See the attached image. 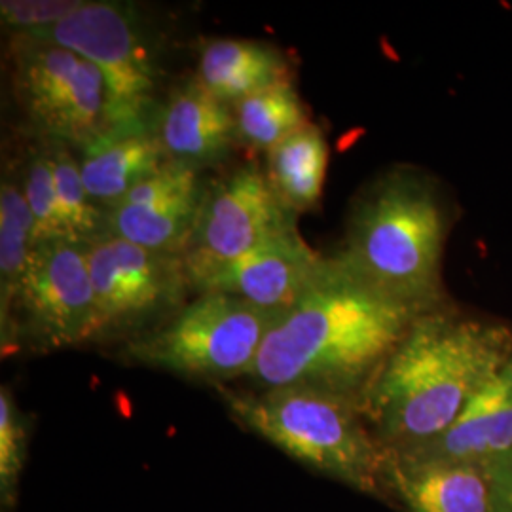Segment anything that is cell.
Segmentation results:
<instances>
[{"label":"cell","instance_id":"1","mask_svg":"<svg viewBox=\"0 0 512 512\" xmlns=\"http://www.w3.org/2000/svg\"><path fill=\"white\" fill-rule=\"evenodd\" d=\"M420 315L327 256L325 270L308 293L268 332L245 380L253 389L298 385L361 404Z\"/></svg>","mask_w":512,"mask_h":512},{"label":"cell","instance_id":"2","mask_svg":"<svg viewBox=\"0 0 512 512\" xmlns=\"http://www.w3.org/2000/svg\"><path fill=\"white\" fill-rule=\"evenodd\" d=\"M512 359L509 323L454 302L421 313L361 401L385 450H410L444 433Z\"/></svg>","mask_w":512,"mask_h":512},{"label":"cell","instance_id":"3","mask_svg":"<svg viewBox=\"0 0 512 512\" xmlns=\"http://www.w3.org/2000/svg\"><path fill=\"white\" fill-rule=\"evenodd\" d=\"M454 209L437 177L391 167L357 194L342 245L330 256L387 298L420 313L437 310L452 302L442 264Z\"/></svg>","mask_w":512,"mask_h":512},{"label":"cell","instance_id":"4","mask_svg":"<svg viewBox=\"0 0 512 512\" xmlns=\"http://www.w3.org/2000/svg\"><path fill=\"white\" fill-rule=\"evenodd\" d=\"M232 420L319 475L366 495L384 492V446L361 404L311 387H215Z\"/></svg>","mask_w":512,"mask_h":512},{"label":"cell","instance_id":"5","mask_svg":"<svg viewBox=\"0 0 512 512\" xmlns=\"http://www.w3.org/2000/svg\"><path fill=\"white\" fill-rule=\"evenodd\" d=\"M285 311L262 310L230 294H196L160 329L124 344L122 357L213 387L247 378Z\"/></svg>","mask_w":512,"mask_h":512},{"label":"cell","instance_id":"6","mask_svg":"<svg viewBox=\"0 0 512 512\" xmlns=\"http://www.w3.org/2000/svg\"><path fill=\"white\" fill-rule=\"evenodd\" d=\"M93 63L107 86V131L152 129L160 107V48L145 10L131 2L86 0L59 25L23 33Z\"/></svg>","mask_w":512,"mask_h":512},{"label":"cell","instance_id":"7","mask_svg":"<svg viewBox=\"0 0 512 512\" xmlns=\"http://www.w3.org/2000/svg\"><path fill=\"white\" fill-rule=\"evenodd\" d=\"M10 92L25 128L46 143L82 150L107 131V86L88 59L31 35H8Z\"/></svg>","mask_w":512,"mask_h":512},{"label":"cell","instance_id":"8","mask_svg":"<svg viewBox=\"0 0 512 512\" xmlns=\"http://www.w3.org/2000/svg\"><path fill=\"white\" fill-rule=\"evenodd\" d=\"M90 245L59 239L31 249L8 319L0 325L2 355L92 344L95 298Z\"/></svg>","mask_w":512,"mask_h":512},{"label":"cell","instance_id":"9","mask_svg":"<svg viewBox=\"0 0 512 512\" xmlns=\"http://www.w3.org/2000/svg\"><path fill=\"white\" fill-rule=\"evenodd\" d=\"M88 260L95 298L92 344H128L160 329L190 302L183 256L101 238L90 245Z\"/></svg>","mask_w":512,"mask_h":512},{"label":"cell","instance_id":"10","mask_svg":"<svg viewBox=\"0 0 512 512\" xmlns=\"http://www.w3.org/2000/svg\"><path fill=\"white\" fill-rule=\"evenodd\" d=\"M298 228V217L281 203L266 171L239 165L220 181L207 184L190 245L184 253L186 274L232 260L258 243Z\"/></svg>","mask_w":512,"mask_h":512},{"label":"cell","instance_id":"11","mask_svg":"<svg viewBox=\"0 0 512 512\" xmlns=\"http://www.w3.org/2000/svg\"><path fill=\"white\" fill-rule=\"evenodd\" d=\"M325 264L327 256L313 251L294 228L186 277L194 296L230 294L262 310L287 311L308 293Z\"/></svg>","mask_w":512,"mask_h":512},{"label":"cell","instance_id":"12","mask_svg":"<svg viewBox=\"0 0 512 512\" xmlns=\"http://www.w3.org/2000/svg\"><path fill=\"white\" fill-rule=\"evenodd\" d=\"M202 171L165 162L105 213L103 238H118L154 253L184 256L202 209Z\"/></svg>","mask_w":512,"mask_h":512},{"label":"cell","instance_id":"13","mask_svg":"<svg viewBox=\"0 0 512 512\" xmlns=\"http://www.w3.org/2000/svg\"><path fill=\"white\" fill-rule=\"evenodd\" d=\"M152 131L167 162L202 173L228 162L239 147L234 110L205 90L196 76L165 95L156 110Z\"/></svg>","mask_w":512,"mask_h":512},{"label":"cell","instance_id":"14","mask_svg":"<svg viewBox=\"0 0 512 512\" xmlns=\"http://www.w3.org/2000/svg\"><path fill=\"white\" fill-rule=\"evenodd\" d=\"M384 492L406 512H492L484 465L385 450Z\"/></svg>","mask_w":512,"mask_h":512},{"label":"cell","instance_id":"15","mask_svg":"<svg viewBox=\"0 0 512 512\" xmlns=\"http://www.w3.org/2000/svg\"><path fill=\"white\" fill-rule=\"evenodd\" d=\"M393 452V450H391ZM410 452L425 458L490 465L512 452V359L484 385L456 421Z\"/></svg>","mask_w":512,"mask_h":512},{"label":"cell","instance_id":"16","mask_svg":"<svg viewBox=\"0 0 512 512\" xmlns=\"http://www.w3.org/2000/svg\"><path fill=\"white\" fill-rule=\"evenodd\" d=\"M196 78L205 90L232 107L255 93L293 84V65L270 42L215 38L205 40L200 48Z\"/></svg>","mask_w":512,"mask_h":512},{"label":"cell","instance_id":"17","mask_svg":"<svg viewBox=\"0 0 512 512\" xmlns=\"http://www.w3.org/2000/svg\"><path fill=\"white\" fill-rule=\"evenodd\" d=\"M78 152L88 196L103 213L114 209L167 162L152 129L105 131Z\"/></svg>","mask_w":512,"mask_h":512},{"label":"cell","instance_id":"18","mask_svg":"<svg viewBox=\"0 0 512 512\" xmlns=\"http://www.w3.org/2000/svg\"><path fill=\"white\" fill-rule=\"evenodd\" d=\"M329 167V143L323 129L308 124L266 154V177L277 198L294 217L319 207Z\"/></svg>","mask_w":512,"mask_h":512},{"label":"cell","instance_id":"19","mask_svg":"<svg viewBox=\"0 0 512 512\" xmlns=\"http://www.w3.org/2000/svg\"><path fill=\"white\" fill-rule=\"evenodd\" d=\"M33 249V215L21 175L4 164L0 181V325L8 319Z\"/></svg>","mask_w":512,"mask_h":512},{"label":"cell","instance_id":"20","mask_svg":"<svg viewBox=\"0 0 512 512\" xmlns=\"http://www.w3.org/2000/svg\"><path fill=\"white\" fill-rule=\"evenodd\" d=\"M232 110L239 147L266 154L310 124L308 110L294 84H281L245 97L232 105Z\"/></svg>","mask_w":512,"mask_h":512},{"label":"cell","instance_id":"21","mask_svg":"<svg viewBox=\"0 0 512 512\" xmlns=\"http://www.w3.org/2000/svg\"><path fill=\"white\" fill-rule=\"evenodd\" d=\"M48 147L65 234L71 241L92 245L105 234V213L88 196L73 148L57 143H48Z\"/></svg>","mask_w":512,"mask_h":512},{"label":"cell","instance_id":"22","mask_svg":"<svg viewBox=\"0 0 512 512\" xmlns=\"http://www.w3.org/2000/svg\"><path fill=\"white\" fill-rule=\"evenodd\" d=\"M35 145L37 147L31 148L19 169L23 194L33 215V247L69 239L61 220L50 147L44 141H37Z\"/></svg>","mask_w":512,"mask_h":512},{"label":"cell","instance_id":"23","mask_svg":"<svg viewBox=\"0 0 512 512\" xmlns=\"http://www.w3.org/2000/svg\"><path fill=\"white\" fill-rule=\"evenodd\" d=\"M29 420L19 410L8 385L0 389V503L6 512L16 509L19 484L27 461Z\"/></svg>","mask_w":512,"mask_h":512},{"label":"cell","instance_id":"24","mask_svg":"<svg viewBox=\"0 0 512 512\" xmlns=\"http://www.w3.org/2000/svg\"><path fill=\"white\" fill-rule=\"evenodd\" d=\"M84 4L86 0H2L0 21L8 35L33 33L59 25Z\"/></svg>","mask_w":512,"mask_h":512},{"label":"cell","instance_id":"25","mask_svg":"<svg viewBox=\"0 0 512 512\" xmlns=\"http://www.w3.org/2000/svg\"><path fill=\"white\" fill-rule=\"evenodd\" d=\"M492 488V512H512V452L486 465Z\"/></svg>","mask_w":512,"mask_h":512}]
</instances>
